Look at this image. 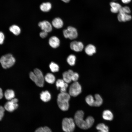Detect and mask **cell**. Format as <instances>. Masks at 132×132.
<instances>
[{
    "label": "cell",
    "mask_w": 132,
    "mask_h": 132,
    "mask_svg": "<svg viewBox=\"0 0 132 132\" xmlns=\"http://www.w3.org/2000/svg\"><path fill=\"white\" fill-rule=\"evenodd\" d=\"M84 113L83 111L78 110L75 114L74 120L75 124L80 128L87 129L92 126L94 122V119L92 117L89 116L84 120Z\"/></svg>",
    "instance_id": "obj_1"
},
{
    "label": "cell",
    "mask_w": 132,
    "mask_h": 132,
    "mask_svg": "<svg viewBox=\"0 0 132 132\" xmlns=\"http://www.w3.org/2000/svg\"><path fill=\"white\" fill-rule=\"evenodd\" d=\"M71 96L69 93L61 92L58 95L57 102L59 108L62 110H67L69 107V101Z\"/></svg>",
    "instance_id": "obj_2"
},
{
    "label": "cell",
    "mask_w": 132,
    "mask_h": 132,
    "mask_svg": "<svg viewBox=\"0 0 132 132\" xmlns=\"http://www.w3.org/2000/svg\"><path fill=\"white\" fill-rule=\"evenodd\" d=\"M30 79L38 86H43L44 80V77L42 71L39 69L35 68L33 72H31L29 74Z\"/></svg>",
    "instance_id": "obj_3"
},
{
    "label": "cell",
    "mask_w": 132,
    "mask_h": 132,
    "mask_svg": "<svg viewBox=\"0 0 132 132\" xmlns=\"http://www.w3.org/2000/svg\"><path fill=\"white\" fill-rule=\"evenodd\" d=\"M15 61V58L10 54L4 55L0 58V63L4 69L8 68L12 66L14 64Z\"/></svg>",
    "instance_id": "obj_4"
},
{
    "label": "cell",
    "mask_w": 132,
    "mask_h": 132,
    "mask_svg": "<svg viewBox=\"0 0 132 132\" xmlns=\"http://www.w3.org/2000/svg\"><path fill=\"white\" fill-rule=\"evenodd\" d=\"M74 120L72 118H65L62 122V129L65 132H73L75 127Z\"/></svg>",
    "instance_id": "obj_5"
},
{
    "label": "cell",
    "mask_w": 132,
    "mask_h": 132,
    "mask_svg": "<svg viewBox=\"0 0 132 132\" xmlns=\"http://www.w3.org/2000/svg\"><path fill=\"white\" fill-rule=\"evenodd\" d=\"M81 86L77 81L74 82L70 86L69 94L71 96H77L81 93Z\"/></svg>",
    "instance_id": "obj_6"
},
{
    "label": "cell",
    "mask_w": 132,
    "mask_h": 132,
    "mask_svg": "<svg viewBox=\"0 0 132 132\" xmlns=\"http://www.w3.org/2000/svg\"><path fill=\"white\" fill-rule=\"evenodd\" d=\"M63 34L64 37L66 38L73 40L76 38L78 36V33L75 28L69 26L66 29L63 30Z\"/></svg>",
    "instance_id": "obj_7"
},
{
    "label": "cell",
    "mask_w": 132,
    "mask_h": 132,
    "mask_svg": "<svg viewBox=\"0 0 132 132\" xmlns=\"http://www.w3.org/2000/svg\"><path fill=\"white\" fill-rule=\"evenodd\" d=\"M18 99L15 98L8 100L5 104L4 107L5 110L9 112H13L18 107Z\"/></svg>",
    "instance_id": "obj_8"
},
{
    "label": "cell",
    "mask_w": 132,
    "mask_h": 132,
    "mask_svg": "<svg viewBox=\"0 0 132 132\" xmlns=\"http://www.w3.org/2000/svg\"><path fill=\"white\" fill-rule=\"evenodd\" d=\"M38 26L42 31L48 33L51 32L52 30L53 26L52 24L47 20L40 22L38 23Z\"/></svg>",
    "instance_id": "obj_9"
},
{
    "label": "cell",
    "mask_w": 132,
    "mask_h": 132,
    "mask_svg": "<svg viewBox=\"0 0 132 132\" xmlns=\"http://www.w3.org/2000/svg\"><path fill=\"white\" fill-rule=\"evenodd\" d=\"M70 46L71 49L76 52L82 51L84 47V45L82 42L77 41L71 42Z\"/></svg>",
    "instance_id": "obj_10"
},
{
    "label": "cell",
    "mask_w": 132,
    "mask_h": 132,
    "mask_svg": "<svg viewBox=\"0 0 132 132\" xmlns=\"http://www.w3.org/2000/svg\"><path fill=\"white\" fill-rule=\"evenodd\" d=\"M56 86L58 89L60 88L61 92H65L66 91L68 85L63 79H59L56 81Z\"/></svg>",
    "instance_id": "obj_11"
},
{
    "label": "cell",
    "mask_w": 132,
    "mask_h": 132,
    "mask_svg": "<svg viewBox=\"0 0 132 132\" xmlns=\"http://www.w3.org/2000/svg\"><path fill=\"white\" fill-rule=\"evenodd\" d=\"M118 21L120 22H125L131 20L132 19L131 16L125 12L119 11L117 15Z\"/></svg>",
    "instance_id": "obj_12"
},
{
    "label": "cell",
    "mask_w": 132,
    "mask_h": 132,
    "mask_svg": "<svg viewBox=\"0 0 132 132\" xmlns=\"http://www.w3.org/2000/svg\"><path fill=\"white\" fill-rule=\"evenodd\" d=\"M48 43L51 47L53 48H56L59 46L60 41L57 37L55 36H53L49 38Z\"/></svg>",
    "instance_id": "obj_13"
},
{
    "label": "cell",
    "mask_w": 132,
    "mask_h": 132,
    "mask_svg": "<svg viewBox=\"0 0 132 132\" xmlns=\"http://www.w3.org/2000/svg\"><path fill=\"white\" fill-rule=\"evenodd\" d=\"M74 72L71 70L64 72L62 74L63 79L66 83H69L72 81L71 77Z\"/></svg>",
    "instance_id": "obj_14"
},
{
    "label": "cell",
    "mask_w": 132,
    "mask_h": 132,
    "mask_svg": "<svg viewBox=\"0 0 132 132\" xmlns=\"http://www.w3.org/2000/svg\"><path fill=\"white\" fill-rule=\"evenodd\" d=\"M51 24L52 26L54 28L59 29L63 27L64 23L63 20L61 18L59 17H56L53 20Z\"/></svg>",
    "instance_id": "obj_15"
},
{
    "label": "cell",
    "mask_w": 132,
    "mask_h": 132,
    "mask_svg": "<svg viewBox=\"0 0 132 132\" xmlns=\"http://www.w3.org/2000/svg\"><path fill=\"white\" fill-rule=\"evenodd\" d=\"M110 5L111 7L110 11L112 12L113 13H118L120 9L122 7L120 4L114 2H110Z\"/></svg>",
    "instance_id": "obj_16"
},
{
    "label": "cell",
    "mask_w": 132,
    "mask_h": 132,
    "mask_svg": "<svg viewBox=\"0 0 132 132\" xmlns=\"http://www.w3.org/2000/svg\"><path fill=\"white\" fill-rule=\"evenodd\" d=\"M102 116L104 120L109 121L112 120L114 117L112 112L108 110H106L103 111Z\"/></svg>",
    "instance_id": "obj_17"
},
{
    "label": "cell",
    "mask_w": 132,
    "mask_h": 132,
    "mask_svg": "<svg viewBox=\"0 0 132 132\" xmlns=\"http://www.w3.org/2000/svg\"><path fill=\"white\" fill-rule=\"evenodd\" d=\"M40 98L43 102H46L50 100L51 98V95L48 91H43L40 94Z\"/></svg>",
    "instance_id": "obj_18"
},
{
    "label": "cell",
    "mask_w": 132,
    "mask_h": 132,
    "mask_svg": "<svg viewBox=\"0 0 132 132\" xmlns=\"http://www.w3.org/2000/svg\"><path fill=\"white\" fill-rule=\"evenodd\" d=\"M85 51L87 55L91 56L96 53V49L94 45L91 44H89L86 47Z\"/></svg>",
    "instance_id": "obj_19"
},
{
    "label": "cell",
    "mask_w": 132,
    "mask_h": 132,
    "mask_svg": "<svg viewBox=\"0 0 132 132\" xmlns=\"http://www.w3.org/2000/svg\"><path fill=\"white\" fill-rule=\"evenodd\" d=\"M52 8V5L49 2H43L40 6L41 10L44 12H48L50 11Z\"/></svg>",
    "instance_id": "obj_20"
},
{
    "label": "cell",
    "mask_w": 132,
    "mask_h": 132,
    "mask_svg": "<svg viewBox=\"0 0 132 132\" xmlns=\"http://www.w3.org/2000/svg\"><path fill=\"white\" fill-rule=\"evenodd\" d=\"M4 96L7 100H10L14 98L15 94L13 90L9 89L5 91Z\"/></svg>",
    "instance_id": "obj_21"
},
{
    "label": "cell",
    "mask_w": 132,
    "mask_h": 132,
    "mask_svg": "<svg viewBox=\"0 0 132 132\" xmlns=\"http://www.w3.org/2000/svg\"><path fill=\"white\" fill-rule=\"evenodd\" d=\"M44 80L47 83L50 84L54 83L55 80V77L52 74L48 73H47L44 77Z\"/></svg>",
    "instance_id": "obj_22"
},
{
    "label": "cell",
    "mask_w": 132,
    "mask_h": 132,
    "mask_svg": "<svg viewBox=\"0 0 132 132\" xmlns=\"http://www.w3.org/2000/svg\"><path fill=\"white\" fill-rule=\"evenodd\" d=\"M10 31L16 35H19L21 33V30L20 27L16 25H13L9 28Z\"/></svg>",
    "instance_id": "obj_23"
},
{
    "label": "cell",
    "mask_w": 132,
    "mask_h": 132,
    "mask_svg": "<svg viewBox=\"0 0 132 132\" xmlns=\"http://www.w3.org/2000/svg\"><path fill=\"white\" fill-rule=\"evenodd\" d=\"M95 102L94 106L99 107L102 104L103 99L101 96L98 94H96L94 96Z\"/></svg>",
    "instance_id": "obj_24"
},
{
    "label": "cell",
    "mask_w": 132,
    "mask_h": 132,
    "mask_svg": "<svg viewBox=\"0 0 132 132\" xmlns=\"http://www.w3.org/2000/svg\"><path fill=\"white\" fill-rule=\"evenodd\" d=\"M96 127L97 130L101 132H109L108 127L103 123L98 124Z\"/></svg>",
    "instance_id": "obj_25"
},
{
    "label": "cell",
    "mask_w": 132,
    "mask_h": 132,
    "mask_svg": "<svg viewBox=\"0 0 132 132\" xmlns=\"http://www.w3.org/2000/svg\"><path fill=\"white\" fill-rule=\"evenodd\" d=\"M49 67L51 71L53 73L58 72L59 67L58 65L54 62H51L49 64Z\"/></svg>",
    "instance_id": "obj_26"
},
{
    "label": "cell",
    "mask_w": 132,
    "mask_h": 132,
    "mask_svg": "<svg viewBox=\"0 0 132 132\" xmlns=\"http://www.w3.org/2000/svg\"><path fill=\"white\" fill-rule=\"evenodd\" d=\"M76 57L73 54L69 55L67 57L66 61L68 63L70 66H74L76 62Z\"/></svg>",
    "instance_id": "obj_27"
},
{
    "label": "cell",
    "mask_w": 132,
    "mask_h": 132,
    "mask_svg": "<svg viewBox=\"0 0 132 132\" xmlns=\"http://www.w3.org/2000/svg\"><path fill=\"white\" fill-rule=\"evenodd\" d=\"M90 95L87 96L85 98V101L87 103L91 106H94L95 98Z\"/></svg>",
    "instance_id": "obj_28"
},
{
    "label": "cell",
    "mask_w": 132,
    "mask_h": 132,
    "mask_svg": "<svg viewBox=\"0 0 132 132\" xmlns=\"http://www.w3.org/2000/svg\"><path fill=\"white\" fill-rule=\"evenodd\" d=\"M35 132H52L51 129L48 127H40L37 129Z\"/></svg>",
    "instance_id": "obj_29"
},
{
    "label": "cell",
    "mask_w": 132,
    "mask_h": 132,
    "mask_svg": "<svg viewBox=\"0 0 132 132\" xmlns=\"http://www.w3.org/2000/svg\"><path fill=\"white\" fill-rule=\"evenodd\" d=\"M119 11L124 12L128 14H130L131 12L130 8L127 6L122 7L120 9Z\"/></svg>",
    "instance_id": "obj_30"
},
{
    "label": "cell",
    "mask_w": 132,
    "mask_h": 132,
    "mask_svg": "<svg viewBox=\"0 0 132 132\" xmlns=\"http://www.w3.org/2000/svg\"><path fill=\"white\" fill-rule=\"evenodd\" d=\"M79 77V75L77 72H74L71 77L72 81L74 82L77 81Z\"/></svg>",
    "instance_id": "obj_31"
},
{
    "label": "cell",
    "mask_w": 132,
    "mask_h": 132,
    "mask_svg": "<svg viewBox=\"0 0 132 132\" xmlns=\"http://www.w3.org/2000/svg\"><path fill=\"white\" fill-rule=\"evenodd\" d=\"M5 110L4 107L0 106V121L1 120L4 116Z\"/></svg>",
    "instance_id": "obj_32"
},
{
    "label": "cell",
    "mask_w": 132,
    "mask_h": 132,
    "mask_svg": "<svg viewBox=\"0 0 132 132\" xmlns=\"http://www.w3.org/2000/svg\"><path fill=\"white\" fill-rule=\"evenodd\" d=\"M47 32L42 31L39 33L40 37L42 38H44L46 37L48 35Z\"/></svg>",
    "instance_id": "obj_33"
},
{
    "label": "cell",
    "mask_w": 132,
    "mask_h": 132,
    "mask_svg": "<svg viewBox=\"0 0 132 132\" xmlns=\"http://www.w3.org/2000/svg\"><path fill=\"white\" fill-rule=\"evenodd\" d=\"M5 39V36L4 33L2 32H0V44H3Z\"/></svg>",
    "instance_id": "obj_34"
},
{
    "label": "cell",
    "mask_w": 132,
    "mask_h": 132,
    "mask_svg": "<svg viewBox=\"0 0 132 132\" xmlns=\"http://www.w3.org/2000/svg\"><path fill=\"white\" fill-rule=\"evenodd\" d=\"M4 96L2 89L0 88V99H1Z\"/></svg>",
    "instance_id": "obj_35"
},
{
    "label": "cell",
    "mask_w": 132,
    "mask_h": 132,
    "mask_svg": "<svg viewBox=\"0 0 132 132\" xmlns=\"http://www.w3.org/2000/svg\"><path fill=\"white\" fill-rule=\"evenodd\" d=\"M122 2L124 4H126L130 3L131 0H121Z\"/></svg>",
    "instance_id": "obj_36"
},
{
    "label": "cell",
    "mask_w": 132,
    "mask_h": 132,
    "mask_svg": "<svg viewBox=\"0 0 132 132\" xmlns=\"http://www.w3.org/2000/svg\"><path fill=\"white\" fill-rule=\"evenodd\" d=\"M64 2L66 3H67L70 0H61Z\"/></svg>",
    "instance_id": "obj_37"
},
{
    "label": "cell",
    "mask_w": 132,
    "mask_h": 132,
    "mask_svg": "<svg viewBox=\"0 0 132 132\" xmlns=\"http://www.w3.org/2000/svg\"><path fill=\"white\" fill-rule=\"evenodd\" d=\"M98 132H101L99 131Z\"/></svg>",
    "instance_id": "obj_38"
}]
</instances>
